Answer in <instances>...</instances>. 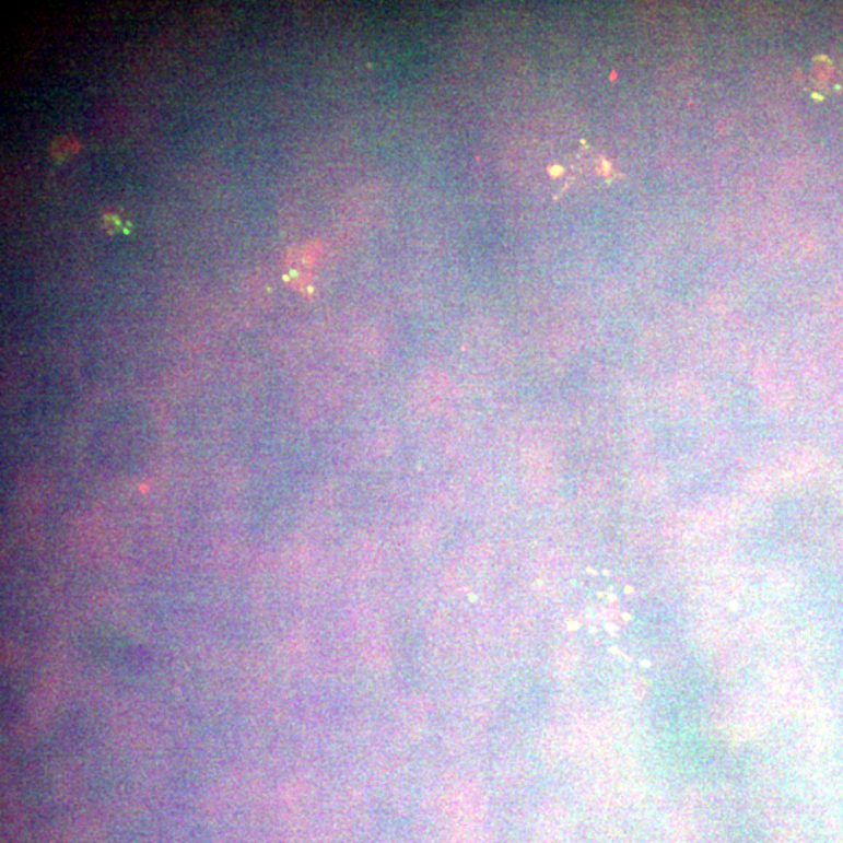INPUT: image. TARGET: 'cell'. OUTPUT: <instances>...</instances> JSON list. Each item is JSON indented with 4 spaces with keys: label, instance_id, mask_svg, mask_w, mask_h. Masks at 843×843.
<instances>
[{
    "label": "cell",
    "instance_id": "1",
    "mask_svg": "<svg viewBox=\"0 0 843 843\" xmlns=\"http://www.w3.org/2000/svg\"><path fill=\"white\" fill-rule=\"evenodd\" d=\"M569 173H572V177H569L567 185L571 184L573 178L586 182L604 180L609 184L614 178L622 177V175L616 173L614 167H612L608 160L590 151L587 145H583L582 151L576 153L575 163L572 164V167H569Z\"/></svg>",
    "mask_w": 843,
    "mask_h": 843
}]
</instances>
